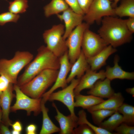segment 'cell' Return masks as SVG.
Returning <instances> with one entry per match:
<instances>
[{"label": "cell", "mask_w": 134, "mask_h": 134, "mask_svg": "<svg viewBox=\"0 0 134 134\" xmlns=\"http://www.w3.org/2000/svg\"><path fill=\"white\" fill-rule=\"evenodd\" d=\"M98 34L109 45L114 48L130 42L132 34L128 30L125 20L107 16L103 17Z\"/></svg>", "instance_id": "6da1fadb"}, {"label": "cell", "mask_w": 134, "mask_h": 134, "mask_svg": "<svg viewBox=\"0 0 134 134\" xmlns=\"http://www.w3.org/2000/svg\"><path fill=\"white\" fill-rule=\"evenodd\" d=\"M23 73L18 78L16 84L20 87L26 84L44 70H59V58L46 46L42 45L37 50V54L26 66Z\"/></svg>", "instance_id": "7a4b0ae2"}, {"label": "cell", "mask_w": 134, "mask_h": 134, "mask_svg": "<svg viewBox=\"0 0 134 134\" xmlns=\"http://www.w3.org/2000/svg\"><path fill=\"white\" fill-rule=\"evenodd\" d=\"M58 70L45 69L29 82L19 87L21 91L29 97L39 99L50 87L55 82Z\"/></svg>", "instance_id": "3957f363"}, {"label": "cell", "mask_w": 134, "mask_h": 134, "mask_svg": "<svg viewBox=\"0 0 134 134\" xmlns=\"http://www.w3.org/2000/svg\"><path fill=\"white\" fill-rule=\"evenodd\" d=\"M33 58V55L29 51H18L11 59H0V75L4 76L11 83L16 84L19 73Z\"/></svg>", "instance_id": "277c9868"}, {"label": "cell", "mask_w": 134, "mask_h": 134, "mask_svg": "<svg viewBox=\"0 0 134 134\" xmlns=\"http://www.w3.org/2000/svg\"><path fill=\"white\" fill-rule=\"evenodd\" d=\"M64 25L62 24L53 25L45 31L43 34L44 42L48 49L59 58L68 51L66 40L63 37Z\"/></svg>", "instance_id": "5b68a950"}, {"label": "cell", "mask_w": 134, "mask_h": 134, "mask_svg": "<svg viewBox=\"0 0 134 134\" xmlns=\"http://www.w3.org/2000/svg\"><path fill=\"white\" fill-rule=\"evenodd\" d=\"M13 89L16 93V101L11 106L10 111L15 112L19 110H24L26 111L27 115H30L33 112L35 116L41 112V98L34 99L29 97L23 93L16 84H14Z\"/></svg>", "instance_id": "8992f818"}, {"label": "cell", "mask_w": 134, "mask_h": 134, "mask_svg": "<svg viewBox=\"0 0 134 134\" xmlns=\"http://www.w3.org/2000/svg\"><path fill=\"white\" fill-rule=\"evenodd\" d=\"M115 15L114 9L110 0H93L83 20L90 25L94 22H99L104 17Z\"/></svg>", "instance_id": "52a82bcc"}, {"label": "cell", "mask_w": 134, "mask_h": 134, "mask_svg": "<svg viewBox=\"0 0 134 134\" xmlns=\"http://www.w3.org/2000/svg\"><path fill=\"white\" fill-rule=\"evenodd\" d=\"M109 45L98 34L86 29L83 34L81 50L86 58L93 56Z\"/></svg>", "instance_id": "ba28073f"}, {"label": "cell", "mask_w": 134, "mask_h": 134, "mask_svg": "<svg viewBox=\"0 0 134 134\" xmlns=\"http://www.w3.org/2000/svg\"><path fill=\"white\" fill-rule=\"evenodd\" d=\"M89 25L86 22L82 23L74 29L66 40L68 58L72 64L80 55L83 34Z\"/></svg>", "instance_id": "9c48e42d"}, {"label": "cell", "mask_w": 134, "mask_h": 134, "mask_svg": "<svg viewBox=\"0 0 134 134\" xmlns=\"http://www.w3.org/2000/svg\"><path fill=\"white\" fill-rule=\"evenodd\" d=\"M80 79H73L68 86L61 90L52 93L48 97V100L51 101L57 100L62 103L67 107L71 115L77 121L78 117L74 112V90L78 84Z\"/></svg>", "instance_id": "30bf717a"}, {"label": "cell", "mask_w": 134, "mask_h": 134, "mask_svg": "<svg viewBox=\"0 0 134 134\" xmlns=\"http://www.w3.org/2000/svg\"><path fill=\"white\" fill-rule=\"evenodd\" d=\"M59 58L60 67L56 80L51 88L45 92L41 97L42 101L45 103L48 100L50 95L55 91L60 88L63 89L67 86V76L72 65L70 63L69 60L68 51Z\"/></svg>", "instance_id": "8fae6325"}, {"label": "cell", "mask_w": 134, "mask_h": 134, "mask_svg": "<svg viewBox=\"0 0 134 134\" xmlns=\"http://www.w3.org/2000/svg\"><path fill=\"white\" fill-rule=\"evenodd\" d=\"M57 15L60 20L64 22L65 31L63 37L66 40L74 29L82 23L84 15L76 13L69 7L62 14Z\"/></svg>", "instance_id": "7c38bea8"}, {"label": "cell", "mask_w": 134, "mask_h": 134, "mask_svg": "<svg viewBox=\"0 0 134 134\" xmlns=\"http://www.w3.org/2000/svg\"><path fill=\"white\" fill-rule=\"evenodd\" d=\"M106 78L105 71L101 70L98 72L89 68L80 78L79 82L74 90V95L80 94L83 90L91 89L99 80H103Z\"/></svg>", "instance_id": "4fadbf2b"}, {"label": "cell", "mask_w": 134, "mask_h": 134, "mask_svg": "<svg viewBox=\"0 0 134 134\" xmlns=\"http://www.w3.org/2000/svg\"><path fill=\"white\" fill-rule=\"evenodd\" d=\"M13 84L10 83L7 89L2 92L0 97V106L2 110L1 122L9 127L12 124L9 118L11 105L13 99L15 97L13 93Z\"/></svg>", "instance_id": "5bb4252c"}, {"label": "cell", "mask_w": 134, "mask_h": 134, "mask_svg": "<svg viewBox=\"0 0 134 134\" xmlns=\"http://www.w3.org/2000/svg\"><path fill=\"white\" fill-rule=\"evenodd\" d=\"M117 51L115 48L109 45L95 55L86 58L90 69L95 71L100 69L105 65L108 57Z\"/></svg>", "instance_id": "9a60e30c"}, {"label": "cell", "mask_w": 134, "mask_h": 134, "mask_svg": "<svg viewBox=\"0 0 134 134\" xmlns=\"http://www.w3.org/2000/svg\"><path fill=\"white\" fill-rule=\"evenodd\" d=\"M52 106L57 112L55 118L59 123L60 127V134H73L74 129L78 126L77 121L74 120L70 114L66 116L60 112L54 103Z\"/></svg>", "instance_id": "2e32d148"}, {"label": "cell", "mask_w": 134, "mask_h": 134, "mask_svg": "<svg viewBox=\"0 0 134 134\" xmlns=\"http://www.w3.org/2000/svg\"><path fill=\"white\" fill-rule=\"evenodd\" d=\"M110 80L106 78L99 80L87 92L88 94L103 98H109L115 93L111 87Z\"/></svg>", "instance_id": "e0dca14e"}, {"label": "cell", "mask_w": 134, "mask_h": 134, "mask_svg": "<svg viewBox=\"0 0 134 134\" xmlns=\"http://www.w3.org/2000/svg\"><path fill=\"white\" fill-rule=\"evenodd\" d=\"M119 57L116 55L114 60V66H107L105 71L106 78L110 81L116 79L133 80L134 79V72H129L123 70L118 65Z\"/></svg>", "instance_id": "ac0fdd59"}, {"label": "cell", "mask_w": 134, "mask_h": 134, "mask_svg": "<svg viewBox=\"0 0 134 134\" xmlns=\"http://www.w3.org/2000/svg\"><path fill=\"white\" fill-rule=\"evenodd\" d=\"M90 68L86 58L81 50L79 56L72 65L70 72L67 78V83H70L76 76L77 78H81L85 72Z\"/></svg>", "instance_id": "d6986e66"}, {"label": "cell", "mask_w": 134, "mask_h": 134, "mask_svg": "<svg viewBox=\"0 0 134 134\" xmlns=\"http://www.w3.org/2000/svg\"><path fill=\"white\" fill-rule=\"evenodd\" d=\"M124 100V98L121 93H115L107 100H104L101 103L91 107L87 110L89 112L100 109L117 110L123 103Z\"/></svg>", "instance_id": "ffe728a7"}, {"label": "cell", "mask_w": 134, "mask_h": 134, "mask_svg": "<svg viewBox=\"0 0 134 134\" xmlns=\"http://www.w3.org/2000/svg\"><path fill=\"white\" fill-rule=\"evenodd\" d=\"M75 107H80L83 109L88 108L98 105L104 100L103 98L91 95H84L79 94L75 95Z\"/></svg>", "instance_id": "44dd1931"}, {"label": "cell", "mask_w": 134, "mask_h": 134, "mask_svg": "<svg viewBox=\"0 0 134 134\" xmlns=\"http://www.w3.org/2000/svg\"><path fill=\"white\" fill-rule=\"evenodd\" d=\"M45 103L41 100V108L42 114V124L39 134H51L59 132L60 128L54 124L49 116L48 114V109L45 106Z\"/></svg>", "instance_id": "7402d4cb"}, {"label": "cell", "mask_w": 134, "mask_h": 134, "mask_svg": "<svg viewBox=\"0 0 134 134\" xmlns=\"http://www.w3.org/2000/svg\"><path fill=\"white\" fill-rule=\"evenodd\" d=\"M68 5L64 0H51L44 7L45 16L47 17L59 14L68 8Z\"/></svg>", "instance_id": "603a6c76"}, {"label": "cell", "mask_w": 134, "mask_h": 134, "mask_svg": "<svg viewBox=\"0 0 134 134\" xmlns=\"http://www.w3.org/2000/svg\"><path fill=\"white\" fill-rule=\"evenodd\" d=\"M123 122L122 115L116 110L109 118L103 121L98 127L111 133Z\"/></svg>", "instance_id": "cb8c5ba5"}, {"label": "cell", "mask_w": 134, "mask_h": 134, "mask_svg": "<svg viewBox=\"0 0 134 134\" xmlns=\"http://www.w3.org/2000/svg\"><path fill=\"white\" fill-rule=\"evenodd\" d=\"M114 10L115 15L120 17H134V0H123Z\"/></svg>", "instance_id": "d4e9b609"}, {"label": "cell", "mask_w": 134, "mask_h": 134, "mask_svg": "<svg viewBox=\"0 0 134 134\" xmlns=\"http://www.w3.org/2000/svg\"><path fill=\"white\" fill-rule=\"evenodd\" d=\"M122 114L123 122L128 124L134 123V107L131 105L123 103L117 110Z\"/></svg>", "instance_id": "484cf974"}, {"label": "cell", "mask_w": 134, "mask_h": 134, "mask_svg": "<svg viewBox=\"0 0 134 134\" xmlns=\"http://www.w3.org/2000/svg\"><path fill=\"white\" fill-rule=\"evenodd\" d=\"M78 117L77 121L78 125L82 124L87 125L91 128L96 134H111L112 133L99 127L95 126L90 123L87 118L86 114L83 110H80L78 113Z\"/></svg>", "instance_id": "4316f807"}, {"label": "cell", "mask_w": 134, "mask_h": 134, "mask_svg": "<svg viewBox=\"0 0 134 134\" xmlns=\"http://www.w3.org/2000/svg\"><path fill=\"white\" fill-rule=\"evenodd\" d=\"M116 110L100 109L89 112L94 123L98 126L107 117L110 116Z\"/></svg>", "instance_id": "83f0119b"}, {"label": "cell", "mask_w": 134, "mask_h": 134, "mask_svg": "<svg viewBox=\"0 0 134 134\" xmlns=\"http://www.w3.org/2000/svg\"><path fill=\"white\" fill-rule=\"evenodd\" d=\"M27 0H14L9 2V12L15 14L25 12L28 7Z\"/></svg>", "instance_id": "f1b7e54d"}, {"label": "cell", "mask_w": 134, "mask_h": 134, "mask_svg": "<svg viewBox=\"0 0 134 134\" xmlns=\"http://www.w3.org/2000/svg\"><path fill=\"white\" fill-rule=\"evenodd\" d=\"M20 17L18 14H15L10 12L0 14V25L3 26L10 22L16 23Z\"/></svg>", "instance_id": "f546056e"}, {"label": "cell", "mask_w": 134, "mask_h": 134, "mask_svg": "<svg viewBox=\"0 0 134 134\" xmlns=\"http://www.w3.org/2000/svg\"><path fill=\"white\" fill-rule=\"evenodd\" d=\"M114 131L118 134H134V127L123 122L116 128Z\"/></svg>", "instance_id": "4dcf8cb0"}, {"label": "cell", "mask_w": 134, "mask_h": 134, "mask_svg": "<svg viewBox=\"0 0 134 134\" xmlns=\"http://www.w3.org/2000/svg\"><path fill=\"white\" fill-rule=\"evenodd\" d=\"M73 130V134H95L93 130L85 124H79Z\"/></svg>", "instance_id": "1f68e13d"}, {"label": "cell", "mask_w": 134, "mask_h": 134, "mask_svg": "<svg viewBox=\"0 0 134 134\" xmlns=\"http://www.w3.org/2000/svg\"><path fill=\"white\" fill-rule=\"evenodd\" d=\"M69 7L77 13L84 15V14L80 7L77 0H64Z\"/></svg>", "instance_id": "d6a6232c"}, {"label": "cell", "mask_w": 134, "mask_h": 134, "mask_svg": "<svg viewBox=\"0 0 134 134\" xmlns=\"http://www.w3.org/2000/svg\"><path fill=\"white\" fill-rule=\"evenodd\" d=\"M93 0H77L78 4L84 14L88 11Z\"/></svg>", "instance_id": "836d02e7"}, {"label": "cell", "mask_w": 134, "mask_h": 134, "mask_svg": "<svg viewBox=\"0 0 134 134\" xmlns=\"http://www.w3.org/2000/svg\"><path fill=\"white\" fill-rule=\"evenodd\" d=\"M9 80L3 75H0V92H3L8 87L10 83Z\"/></svg>", "instance_id": "e575fe53"}, {"label": "cell", "mask_w": 134, "mask_h": 134, "mask_svg": "<svg viewBox=\"0 0 134 134\" xmlns=\"http://www.w3.org/2000/svg\"><path fill=\"white\" fill-rule=\"evenodd\" d=\"M125 21L127 28L133 34L134 32V17H129Z\"/></svg>", "instance_id": "d590c367"}, {"label": "cell", "mask_w": 134, "mask_h": 134, "mask_svg": "<svg viewBox=\"0 0 134 134\" xmlns=\"http://www.w3.org/2000/svg\"><path fill=\"white\" fill-rule=\"evenodd\" d=\"M36 129L37 127L35 125L31 124L26 127V133L27 134H35L36 133Z\"/></svg>", "instance_id": "8d00e7d4"}, {"label": "cell", "mask_w": 134, "mask_h": 134, "mask_svg": "<svg viewBox=\"0 0 134 134\" xmlns=\"http://www.w3.org/2000/svg\"><path fill=\"white\" fill-rule=\"evenodd\" d=\"M0 134H11V131L8 128V127L4 124L1 121L0 123Z\"/></svg>", "instance_id": "74e56055"}, {"label": "cell", "mask_w": 134, "mask_h": 134, "mask_svg": "<svg viewBox=\"0 0 134 134\" xmlns=\"http://www.w3.org/2000/svg\"><path fill=\"white\" fill-rule=\"evenodd\" d=\"M13 130L21 132L22 130V127L21 123L18 121L12 124L11 126Z\"/></svg>", "instance_id": "f35d334b"}, {"label": "cell", "mask_w": 134, "mask_h": 134, "mask_svg": "<svg viewBox=\"0 0 134 134\" xmlns=\"http://www.w3.org/2000/svg\"><path fill=\"white\" fill-rule=\"evenodd\" d=\"M126 91L128 93L132 95L133 97L134 96V88H128L126 89Z\"/></svg>", "instance_id": "ab89813d"}, {"label": "cell", "mask_w": 134, "mask_h": 134, "mask_svg": "<svg viewBox=\"0 0 134 134\" xmlns=\"http://www.w3.org/2000/svg\"><path fill=\"white\" fill-rule=\"evenodd\" d=\"M113 0V1L112 5L114 6H116L119 1L120 0Z\"/></svg>", "instance_id": "60d3db41"}, {"label": "cell", "mask_w": 134, "mask_h": 134, "mask_svg": "<svg viewBox=\"0 0 134 134\" xmlns=\"http://www.w3.org/2000/svg\"><path fill=\"white\" fill-rule=\"evenodd\" d=\"M11 134H20L21 132L18 131L13 130L11 131Z\"/></svg>", "instance_id": "b9f144b4"}, {"label": "cell", "mask_w": 134, "mask_h": 134, "mask_svg": "<svg viewBox=\"0 0 134 134\" xmlns=\"http://www.w3.org/2000/svg\"><path fill=\"white\" fill-rule=\"evenodd\" d=\"M2 113L1 109H0V123L1 122L2 118Z\"/></svg>", "instance_id": "7bdbcfd3"}, {"label": "cell", "mask_w": 134, "mask_h": 134, "mask_svg": "<svg viewBox=\"0 0 134 134\" xmlns=\"http://www.w3.org/2000/svg\"><path fill=\"white\" fill-rule=\"evenodd\" d=\"M2 92H0V97L1 96V95L2 93Z\"/></svg>", "instance_id": "ee69618b"}, {"label": "cell", "mask_w": 134, "mask_h": 134, "mask_svg": "<svg viewBox=\"0 0 134 134\" xmlns=\"http://www.w3.org/2000/svg\"><path fill=\"white\" fill-rule=\"evenodd\" d=\"M1 109V107H0V109Z\"/></svg>", "instance_id": "f6af8a7d"}, {"label": "cell", "mask_w": 134, "mask_h": 134, "mask_svg": "<svg viewBox=\"0 0 134 134\" xmlns=\"http://www.w3.org/2000/svg\"></svg>", "instance_id": "bcb514c9"}, {"label": "cell", "mask_w": 134, "mask_h": 134, "mask_svg": "<svg viewBox=\"0 0 134 134\" xmlns=\"http://www.w3.org/2000/svg\"></svg>", "instance_id": "7dc6e473"}]
</instances>
